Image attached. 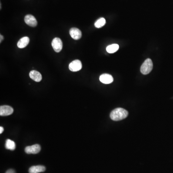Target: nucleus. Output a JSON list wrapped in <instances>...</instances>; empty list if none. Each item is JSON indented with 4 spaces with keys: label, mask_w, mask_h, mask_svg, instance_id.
<instances>
[{
    "label": "nucleus",
    "mask_w": 173,
    "mask_h": 173,
    "mask_svg": "<svg viewBox=\"0 0 173 173\" xmlns=\"http://www.w3.org/2000/svg\"><path fill=\"white\" fill-rule=\"evenodd\" d=\"M52 47L55 52L59 53L63 48V42L59 38H55L52 42Z\"/></svg>",
    "instance_id": "obj_3"
},
{
    "label": "nucleus",
    "mask_w": 173,
    "mask_h": 173,
    "mask_svg": "<svg viewBox=\"0 0 173 173\" xmlns=\"http://www.w3.org/2000/svg\"><path fill=\"white\" fill-rule=\"evenodd\" d=\"M14 109L11 106L8 105H3L0 107V115L1 116H8L13 114Z\"/></svg>",
    "instance_id": "obj_5"
},
{
    "label": "nucleus",
    "mask_w": 173,
    "mask_h": 173,
    "mask_svg": "<svg viewBox=\"0 0 173 173\" xmlns=\"http://www.w3.org/2000/svg\"><path fill=\"white\" fill-rule=\"evenodd\" d=\"M41 146L39 144L27 146L25 148L26 153L28 154H37L41 151Z\"/></svg>",
    "instance_id": "obj_6"
},
{
    "label": "nucleus",
    "mask_w": 173,
    "mask_h": 173,
    "mask_svg": "<svg viewBox=\"0 0 173 173\" xmlns=\"http://www.w3.org/2000/svg\"><path fill=\"white\" fill-rule=\"evenodd\" d=\"M29 38L28 37H24L20 39L18 42L17 45L19 48H24L27 47L29 43Z\"/></svg>",
    "instance_id": "obj_11"
},
{
    "label": "nucleus",
    "mask_w": 173,
    "mask_h": 173,
    "mask_svg": "<svg viewBox=\"0 0 173 173\" xmlns=\"http://www.w3.org/2000/svg\"><path fill=\"white\" fill-rule=\"evenodd\" d=\"M128 112L122 108H118L114 109L110 114V118L114 121H120L125 119L128 116Z\"/></svg>",
    "instance_id": "obj_1"
},
{
    "label": "nucleus",
    "mask_w": 173,
    "mask_h": 173,
    "mask_svg": "<svg viewBox=\"0 0 173 173\" xmlns=\"http://www.w3.org/2000/svg\"><path fill=\"white\" fill-rule=\"evenodd\" d=\"M82 65L81 61L79 60H75L72 61L69 65V69L72 72H77L82 68Z\"/></svg>",
    "instance_id": "obj_4"
},
{
    "label": "nucleus",
    "mask_w": 173,
    "mask_h": 173,
    "mask_svg": "<svg viewBox=\"0 0 173 173\" xmlns=\"http://www.w3.org/2000/svg\"><path fill=\"white\" fill-rule=\"evenodd\" d=\"M69 33L71 37L76 40L80 39L82 37V32L77 28H71L70 30Z\"/></svg>",
    "instance_id": "obj_8"
},
{
    "label": "nucleus",
    "mask_w": 173,
    "mask_h": 173,
    "mask_svg": "<svg viewBox=\"0 0 173 173\" xmlns=\"http://www.w3.org/2000/svg\"><path fill=\"white\" fill-rule=\"evenodd\" d=\"M5 173H15V171L13 169H9Z\"/></svg>",
    "instance_id": "obj_16"
},
{
    "label": "nucleus",
    "mask_w": 173,
    "mask_h": 173,
    "mask_svg": "<svg viewBox=\"0 0 173 173\" xmlns=\"http://www.w3.org/2000/svg\"><path fill=\"white\" fill-rule=\"evenodd\" d=\"M118 49L119 45L117 44H112L106 47V51L109 53H114L118 51Z\"/></svg>",
    "instance_id": "obj_13"
},
{
    "label": "nucleus",
    "mask_w": 173,
    "mask_h": 173,
    "mask_svg": "<svg viewBox=\"0 0 173 173\" xmlns=\"http://www.w3.org/2000/svg\"><path fill=\"white\" fill-rule=\"evenodd\" d=\"M153 68V63L152 60L148 58L142 65L140 67V72L143 75H147L152 71Z\"/></svg>",
    "instance_id": "obj_2"
},
{
    "label": "nucleus",
    "mask_w": 173,
    "mask_h": 173,
    "mask_svg": "<svg viewBox=\"0 0 173 173\" xmlns=\"http://www.w3.org/2000/svg\"><path fill=\"white\" fill-rule=\"evenodd\" d=\"M24 21L28 25L32 27H35L37 25L38 23L35 18L31 15H27L24 18Z\"/></svg>",
    "instance_id": "obj_7"
},
{
    "label": "nucleus",
    "mask_w": 173,
    "mask_h": 173,
    "mask_svg": "<svg viewBox=\"0 0 173 173\" xmlns=\"http://www.w3.org/2000/svg\"><path fill=\"white\" fill-rule=\"evenodd\" d=\"M105 23H106L105 19L103 18H100V19H98L96 21L94 25L96 28H101L105 25Z\"/></svg>",
    "instance_id": "obj_15"
},
{
    "label": "nucleus",
    "mask_w": 173,
    "mask_h": 173,
    "mask_svg": "<svg viewBox=\"0 0 173 173\" xmlns=\"http://www.w3.org/2000/svg\"><path fill=\"white\" fill-rule=\"evenodd\" d=\"M4 128H3V127H2V126H1V127H0V133L1 134V133L3 132V131H4Z\"/></svg>",
    "instance_id": "obj_17"
},
{
    "label": "nucleus",
    "mask_w": 173,
    "mask_h": 173,
    "mask_svg": "<svg viewBox=\"0 0 173 173\" xmlns=\"http://www.w3.org/2000/svg\"><path fill=\"white\" fill-rule=\"evenodd\" d=\"M45 170V167L44 166H32L29 168L28 172L29 173H39L44 172Z\"/></svg>",
    "instance_id": "obj_12"
},
{
    "label": "nucleus",
    "mask_w": 173,
    "mask_h": 173,
    "mask_svg": "<svg viewBox=\"0 0 173 173\" xmlns=\"http://www.w3.org/2000/svg\"><path fill=\"white\" fill-rule=\"evenodd\" d=\"M29 77L32 80L36 82H40L42 80L41 74L38 71L32 70L29 73Z\"/></svg>",
    "instance_id": "obj_10"
},
{
    "label": "nucleus",
    "mask_w": 173,
    "mask_h": 173,
    "mask_svg": "<svg viewBox=\"0 0 173 173\" xmlns=\"http://www.w3.org/2000/svg\"><path fill=\"white\" fill-rule=\"evenodd\" d=\"M0 37H1V40H0V43H1V42L3 41L4 39V36L1 35H0Z\"/></svg>",
    "instance_id": "obj_18"
},
{
    "label": "nucleus",
    "mask_w": 173,
    "mask_h": 173,
    "mask_svg": "<svg viewBox=\"0 0 173 173\" xmlns=\"http://www.w3.org/2000/svg\"><path fill=\"white\" fill-rule=\"evenodd\" d=\"M5 148L9 150H14L15 149V143L11 139H7L5 142Z\"/></svg>",
    "instance_id": "obj_14"
},
{
    "label": "nucleus",
    "mask_w": 173,
    "mask_h": 173,
    "mask_svg": "<svg viewBox=\"0 0 173 173\" xmlns=\"http://www.w3.org/2000/svg\"><path fill=\"white\" fill-rule=\"evenodd\" d=\"M100 80L102 83L109 84L114 81L112 76L108 74H104L100 77Z\"/></svg>",
    "instance_id": "obj_9"
}]
</instances>
